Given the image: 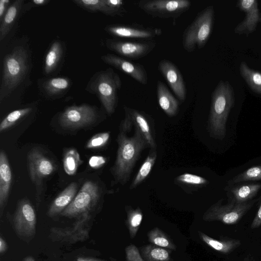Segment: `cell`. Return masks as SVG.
Listing matches in <instances>:
<instances>
[{
  "mask_svg": "<svg viewBox=\"0 0 261 261\" xmlns=\"http://www.w3.org/2000/svg\"><path fill=\"white\" fill-rule=\"evenodd\" d=\"M8 49L2 61L1 102L29 81L32 67V54L28 41L23 38L14 41Z\"/></svg>",
  "mask_w": 261,
  "mask_h": 261,
  "instance_id": "obj_1",
  "label": "cell"
},
{
  "mask_svg": "<svg viewBox=\"0 0 261 261\" xmlns=\"http://www.w3.org/2000/svg\"><path fill=\"white\" fill-rule=\"evenodd\" d=\"M117 142V155L112 172L115 183L124 185L129 181L143 150L149 147L140 130L136 127L132 137H128L126 133L120 130Z\"/></svg>",
  "mask_w": 261,
  "mask_h": 261,
  "instance_id": "obj_2",
  "label": "cell"
},
{
  "mask_svg": "<svg viewBox=\"0 0 261 261\" xmlns=\"http://www.w3.org/2000/svg\"><path fill=\"white\" fill-rule=\"evenodd\" d=\"M234 104V90L227 81L221 80L212 94L208 128L211 135L222 139L226 135V123Z\"/></svg>",
  "mask_w": 261,
  "mask_h": 261,
  "instance_id": "obj_3",
  "label": "cell"
},
{
  "mask_svg": "<svg viewBox=\"0 0 261 261\" xmlns=\"http://www.w3.org/2000/svg\"><path fill=\"white\" fill-rule=\"evenodd\" d=\"M122 82L119 75L111 68L96 72L89 81L85 90L95 94L106 112L113 114L118 105V91Z\"/></svg>",
  "mask_w": 261,
  "mask_h": 261,
  "instance_id": "obj_4",
  "label": "cell"
},
{
  "mask_svg": "<svg viewBox=\"0 0 261 261\" xmlns=\"http://www.w3.org/2000/svg\"><path fill=\"white\" fill-rule=\"evenodd\" d=\"M214 20L213 6L207 7L198 14L184 32L182 43L185 50L191 53L205 46L211 34Z\"/></svg>",
  "mask_w": 261,
  "mask_h": 261,
  "instance_id": "obj_5",
  "label": "cell"
},
{
  "mask_svg": "<svg viewBox=\"0 0 261 261\" xmlns=\"http://www.w3.org/2000/svg\"><path fill=\"white\" fill-rule=\"evenodd\" d=\"M257 199L237 203L232 199L229 203L222 204V200L211 206L204 213L202 219L205 221H221L226 224L238 222L253 205Z\"/></svg>",
  "mask_w": 261,
  "mask_h": 261,
  "instance_id": "obj_6",
  "label": "cell"
},
{
  "mask_svg": "<svg viewBox=\"0 0 261 261\" xmlns=\"http://www.w3.org/2000/svg\"><path fill=\"white\" fill-rule=\"evenodd\" d=\"M138 6L152 17L176 18L190 9L191 2L188 0H142Z\"/></svg>",
  "mask_w": 261,
  "mask_h": 261,
  "instance_id": "obj_7",
  "label": "cell"
},
{
  "mask_svg": "<svg viewBox=\"0 0 261 261\" xmlns=\"http://www.w3.org/2000/svg\"><path fill=\"white\" fill-rule=\"evenodd\" d=\"M100 196L98 186L92 181L84 182L70 204L60 214L72 218L89 213L96 204Z\"/></svg>",
  "mask_w": 261,
  "mask_h": 261,
  "instance_id": "obj_8",
  "label": "cell"
},
{
  "mask_svg": "<svg viewBox=\"0 0 261 261\" xmlns=\"http://www.w3.org/2000/svg\"><path fill=\"white\" fill-rule=\"evenodd\" d=\"M99 116L95 106L84 103L66 108L59 115L62 126L69 129H77L93 123Z\"/></svg>",
  "mask_w": 261,
  "mask_h": 261,
  "instance_id": "obj_9",
  "label": "cell"
},
{
  "mask_svg": "<svg viewBox=\"0 0 261 261\" xmlns=\"http://www.w3.org/2000/svg\"><path fill=\"white\" fill-rule=\"evenodd\" d=\"M125 117L122 121L120 130L127 133L134 125L137 128L146 140L150 149H156L154 133L149 116L138 110L124 106Z\"/></svg>",
  "mask_w": 261,
  "mask_h": 261,
  "instance_id": "obj_10",
  "label": "cell"
},
{
  "mask_svg": "<svg viewBox=\"0 0 261 261\" xmlns=\"http://www.w3.org/2000/svg\"><path fill=\"white\" fill-rule=\"evenodd\" d=\"M90 219L89 213L85 214L80 216L71 226L52 227L50 229L49 237L53 241L70 244L85 241L89 237L88 223Z\"/></svg>",
  "mask_w": 261,
  "mask_h": 261,
  "instance_id": "obj_11",
  "label": "cell"
},
{
  "mask_svg": "<svg viewBox=\"0 0 261 261\" xmlns=\"http://www.w3.org/2000/svg\"><path fill=\"white\" fill-rule=\"evenodd\" d=\"M106 46L110 50L130 59H139L149 54L155 47L153 41L135 42L107 39Z\"/></svg>",
  "mask_w": 261,
  "mask_h": 261,
  "instance_id": "obj_12",
  "label": "cell"
},
{
  "mask_svg": "<svg viewBox=\"0 0 261 261\" xmlns=\"http://www.w3.org/2000/svg\"><path fill=\"white\" fill-rule=\"evenodd\" d=\"M13 223L16 231L19 236L29 238L35 234L36 215L28 200L22 199L18 203L14 215Z\"/></svg>",
  "mask_w": 261,
  "mask_h": 261,
  "instance_id": "obj_13",
  "label": "cell"
},
{
  "mask_svg": "<svg viewBox=\"0 0 261 261\" xmlns=\"http://www.w3.org/2000/svg\"><path fill=\"white\" fill-rule=\"evenodd\" d=\"M27 160L29 175L36 185H40L42 179L55 169L53 162L37 149L33 148L29 151Z\"/></svg>",
  "mask_w": 261,
  "mask_h": 261,
  "instance_id": "obj_14",
  "label": "cell"
},
{
  "mask_svg": "<svg viewBox=\"0 0 261 261\" xmlns=\"http://www.w3.org/2000/svg\"><path fill=\"white\" fill-rule=\"evenodd\" d=\"M100 58L105 63L129 75L139 83L142 85L147 84V73L142 65L112 54L104 55Z\"/></svg>",
  "mask_w": 261,
  "mask_h": 261,
  "instance_id": "obj_15",
  "label": "cell"
},
{
  "mask_svg": "<svg viewBox=\"0 0 261 261\" xmlns=\"http://www.w3.org/2000/svg\"><path fill=\"white\" fill-rule=\"evenodd\" d=\"M105 30L109 34L116 37L148 40H151L162 33V30L159 28L126 24L109 25L105 28Z\"/></svg>",
  "mask_w": 261,
  "mask_h": 261,
  "instance_id": "obj_16",
  "label": "cell"
},
{
  "mask_svg": "<svg viewBox=\"0 0 261 261\" xmlns=\"http://www.w3.org/2000/svg\"><path fill=\"white\" fill-rule=\"evenodd\" d=\"M237 7L245 14V18L235 28V33L242 35L253 33L258 23L261 22V12L256 0H240Z\"/></svg>",
  "mask_w": 261,
  "mask_h": 261,
  "instance_id": "obj_17",
  "label": "cell"
},
{
  "mask_svg": "<svg viewBox=\"0 0 261 261\" xmlns=\"http://www.w3.org/2000/svg\"><path fill=\"white\" fill-rule=\"evenodd\" d=\"M158 68L178 99L184 101L187 97V89L178 67L171 61L163 59L160 61Z\"/></svg>",
  "mask_w": 261,
  "mask_h": 261,
  "instance_id": "obj_18",
  "label": "cell"
},
{
  "mask_svg": "<svg viewBox=\"0 0 261 261\" xmlns=\"http://www.w3.org/2000/svg\"><path fill=\"white\" fill-rule=\"evenodd\" d=\"M38 88L43 96L54 99L64 96L70 89L72 82L67 77H55L40 79L38 80Z\"/></svg>",
  "mask_w": 261,
  "mask_h": 261,
  "instance_id": "obj_19",
  "label": "cell"
},
{
  "mask_svg": "<svg viewBox=\"0 0 261 261\" xmlns=\"http://www.w3.org/2000/svg\"><path fill=\"white\" fill-rule=\"evenodd\" d=\"M65 52V45L59 40H54L45 57L43 72L46 75L51 74L61 63Z\"/></svg>",
  "mask_w": 261,
  "mask_h": 261,
  "instance_id": "obj_20",
  "label": "cell"
},
{
  "mask_svg": "<svg viewBox=\"0 0 261 261\" xmlns=\"http://www.w3.org/2000/svg\"><path fill=\"white\" fill-rule=\"evenodd\" d=\"M12 179L11 169L4 151L0 152V207L2 210L8 199Z\"/></svg>",
  "mask_w": 261,
  "mask_h": 261,
  "instance_id": "obj_21",
  "label": "cell"
},
{
  "mask_svg": "<svg viewBox=\"0 0 261 261\" xmlns=\"http://www.w3.org/2000/svg\"><path fill=\"white\" fill-rule=\"evenodd\" d=\"M156 95L159 105L163 111L169 117L175 116L179 109V102L160 81L157 82Z\"/></svg>",
  "mask_w": 261,
  "mask_h": 261,
  "instance_id": "obj_22",
  "label": "cell"
},
{
  "mask_svg": "<svg viewBox=\"0 0 261 261\" xmlns=\"http://www.w3.org/2000/svg\"><path fill=\"white\" fill-rule=\"evenodd\" d=\"M77 188V184L73 182L61 192L50 205L47 212L48 216L54 217L61 214L74 199Z\"/></svg>",
  "mask_w": 261,
  "mask_h": 261,
  "instance_id": "obj_23",
  "label": "cell"
},
{
  "mask_svg": "<svg viewBox=\"0 0 261 261\" xmlns=\"http://www.w3.org/2000/svg\"><path fill=\"white\" fill-rule=\"evenodd\" d=\"M24 2L23 0L13 1L0 21L1 42L4 40L12 29L19 13L22 11Z\"/></svg>",
  "mask_w": 261,
  "mask_h": 261,
  "instance_id": "obj_24",
  "label": "cell"
},
{
  "mask_svg": "<svg viewBox=\"0 0 261 261\" xmlns=\"http://www.w3.org/2000/svg\"><path fill=\"white\" fill-rule=\"evenodd\" d=\"M200 239L207 246L222 253H229L238 247L241 244L238 240H224L219 241L211 238L203 232L198 231Z\"/></svg>",
  "mask_w": 261,
  "mask_h": 261,
  "instance_id": "obj_25",
  "label": "cell"
},
{
  "mask_svg": "<svg viewBox=\"0 0 261 261\" xmlns=\"http://www.w3.org/2000/svg\"><path fill=\"white\" fill-rule=\"evenodd\" d=\"M157 156L156 149H150L149 153L142 164L137 175L129 187L133 190L142 184L148 176L154 166Z\"/></svg>",
  "mask_w": 261,
  "mask_h": 261,
  "instance_id": "obj_26",
  "label": "cell"
},
{
  "mask_svg": "<svg viewBox=\"0 0 261 261\" xmlns=\"http://www.w3.org/2000/svg\"><path fill=\"white\" fill-rule=\"evenodd\" d=\"M140 254L146 261H171L170 250L153 244L143 246Z\"/></svg>",
  "mask_w": 261,
  "mask_h": 261,
  "instance_id": "obj_27",
  "label": "cell"
},
{
  "mask_svg": "<svg viewBox=\"0 0 261 261\" xmlns=\"http://www.w3.org/2000/svg\"><path fill=\"white\" fill-rule=\"evenodd\" d=\"M239 70L241 75L251 90L261 95V73L250 68L245 62L240 64Z\"/></svg>",
  "mask_w": 261,
  "mask_h": 261,
  "instance_id": "obj_28",
  "label": "cell"
},
{
  "mask_svg": "<svg viewBox=\"0 0 261 261\" xmlns=\"http://www.w3.org/2000/svg\"><path fill=\"white\" fill-rule=\"evenodd\" d=\"M73 2L91 12H100L111 16H118V13L107 4L106 0H74Z\"/></svg>",
  "mask_w": 261,
  "mask_h": 261,
  "instance_id": "obj_29",
  "label": "cell"
},
{
  "mask_svg": "<svg viewBox=\"0 0 261 261\" xmlns=\"http://www.w3.org/2000/svg\"><path fill=\"white\" fill-rule=\"evenodd\" d=\"M261 189L260 184H251L235 187L231 190L232 199L237 203L249 201Z\"/></svg>",
  "mask_w": 261,
  "mask_h": 261,
  "instance_id": "obj_30",
  "label": "cell"
},
{
  "mask_svg": "<svg viewBox=\"0 0 261 261\" xmlns=\"http://www.w3.org/2000/svg\"><path fill=\"white\" fill-rule=\"evenodd\" d=\"M125 211L126 212V225L130 238L134 239L141 225L143 219V213L139 207L134 208L130 206H126Z\"/></svg>",
  "mask_w": 261,
  "mask_h": 261,
  "instance_id": "obj_31",
  "label": "cell"
},
{
  "mask_svg": "<svg viewBox=\"0 0 261 261\" xmlns=\"http://www.w3.org/2000/svg\"><path fill=\"white\" fill-rule=\"evenodd\" d=\"M148 240L152 244L170 250H175L176 247L171 239L161 229L156 227L147 233Z\"/></svg>",
  "mask_w": 261,
  "mask_h": 261,
  "instance_id": "obj_32",
  "label": "cell"
},
{
  "mask_svg": "<svg viewBox=\"0 0 261 261\" xmlns=\"http://www.w3.org/2000/svg\"><path fill=\"white\" fill-rule=\"evenodd\" d=\"M83 162L76 149L74 148L68 149L63 158V167L65 172L69 175L75 174L79 167Z\"/></svg>",
  "mask_w": 261,
  "mask_h": 261,
  "instance_id": "obj_33",
  "label": "cell"
},
{
  "mask_svg": "<svg viewBox=\"0 0 261 261\" xmlns=\"http://www.w3.org/2000/svg\"><path fill=\"white\" fill-rule=\"evenodd\" d=\"M33 110L32 107H26L13 111L10 113L1 122L0 132L14 125L17 121L29 114Z\"/></svg>",
  "mask_w": 261,
  "mask_h": 261,
  "instance_id": "obj_34",
  "label": "cell"
},
{
  "mask_svg": "<svg viewBox=\"0 0 261 261\" xmlns=\"http://www.w3.org/2000/svg\"><path fill=\"white\" fill-rule=\"evenodd\" d=\"M261 179V165L251 167L242 173L236 176L228 184L233 185L242 181Z\"/></svg>",
  "mask_w": 261,
  "mask_h": 261,
  "instance_id": "obj_35",
  "label": "cell"
},
{
  "mask_svg": "<svg viewBox=\"0 0 261 261\" xmlns=\"http://www.w3.org/2000/svg\"><path fill=\"white\" fill-rule=\"evenodd\" d=\"M175 181L177 183L195 187L206 185L209 182L203 177L188 173L178 176L176 177Z\"/></svg>",
  "mask_w": 261,
  "mask_h": 261,
  "instance_id": "obj_36",
  "label": "cell"
},
{
  "mask_svg": "<svg viewBox=\"0 0 261 261\" xmlns=\"http://www.w3.org/2000/svg\"><path fill=\"white\" fill-rule=\"evenodd\" d=\"M110 137L109 132L101 133L93 136L87 143V149H98L104 146Z\"/></svg>",
  "mask_w": 261,
  "mask_h": 261,
  "instance_id": "obj_37",
  "label": "cell"
},
{
  "mask_svg": "<svg viewBox=\"0 0 261 261\" xmlns=\"http://www.w3.org/2000/svg\"><path fill=\"white\" fill-rule=\"evenodd\" d=\"M125 251L126 261H146L142 257L139 249L134 244L127 246Z\"/></svg>",
  "mask_w": 261,
  "mask_h": 261,
  "instance_id": "obj_38",
  "label": "cell"
},
{
  "mask_svg": "<svg viewBox=\"0 0 261 261\" xmlns=\"http://www.w3.org/2000/svg\"><path fill=\"white\" fill-rule=\"evenodd\" d=\"M50 2L49 0H33L24 5L22 9V12L27 11L31 8L42 6L47 5Z\"/></svg>",
  "mask_w": 261,
  "mask_h": 261,
  "instance_id": "obj_39",
  "label": "cell"
},
{
  "mask_svg": "<svg viewBox=\"0 0 261 261\" xmlns=\"http://www.w3.org/2000/svg\"><path fill=\"white\" fill-rule=\"evenodd\" d=\"M106 163V160L101 156H93L89 160V165L94 168H98Z\"/></svg>",
  "mask_w": 261,
  "mask_h": 261,
  "instance_id": "obj_40",
  "label": "cell"
},
{
  "mask_svg": "<svg viewBox=\"0 0 261 261\" xmlns=\"http://www.w3.org/2000/svg\"><path fill=\"white\" fill-rule=\"evenodd\" d=\"M10 5L11 1L10 0H0V21L2 19Z\"/></svg>",
  "mask_w": 261,
  "mask_h": 261,
  "instance_id": "obj_41",
  "label": "cell"
},
{
  "mask_svg": "<svg viewBox=\"0 0 261 261\" xmlns=\"http://www.w3.org/2000/svg\"><path fill=\"white\" fill-rule=\"evenodd\" d=\"M260 225H261V203L255 217L251 223V228L254 229L259 227Z\"/></svg>",
  "mask_w": 261,
  "mask_h": 261,
  "instance_id": "obj_42",
  "label": "cell"
},
{
  "mask_svg": "<svg viewBox=\"0 0 261 261\" xmlns=\"http://www.w3.org/2000/svg\"><path fill=\"white\" fill-rule=\"evenodd\" d=\"M7 244L5 241L2 237L0 238V252L1 253L4 252L7 250Z\"/></svg>",
  "mask_w": 261,
  "mask_h": 261,
  "instance_id": "obj_43",
  "label": "cell"
},
{
  "mask_svg": "<svg viewBox=\"0 0 261 261\" xmlns=\"http://www.w3.org/2000/svg\"><path fill=\"white\" fill-rule=\"evenodd\" d=\"M76 261H105L103 260H101L94 258H90V257H79L77 258Z\"/></svg>",
  "mask_w": 261,
  "mask_h": 261,
  "instance_id": "obj_44",
  "label": "cell"
},
{
  "mask_svg": "<svg viewBox=\"0 0 261 261\" xmlns=\"http://www.w3.org/2000/svg\"><path fill=\"white\" fill-rule=\"evenodd\" d=\"M23 261H35L34 258L32 256H29L24 258Z\"/></svg>",
  "mask_w": 261,
  "mask_h": 261,
  "instance_id": "obj_45",
  "label": "cell"
}]
</instances>
